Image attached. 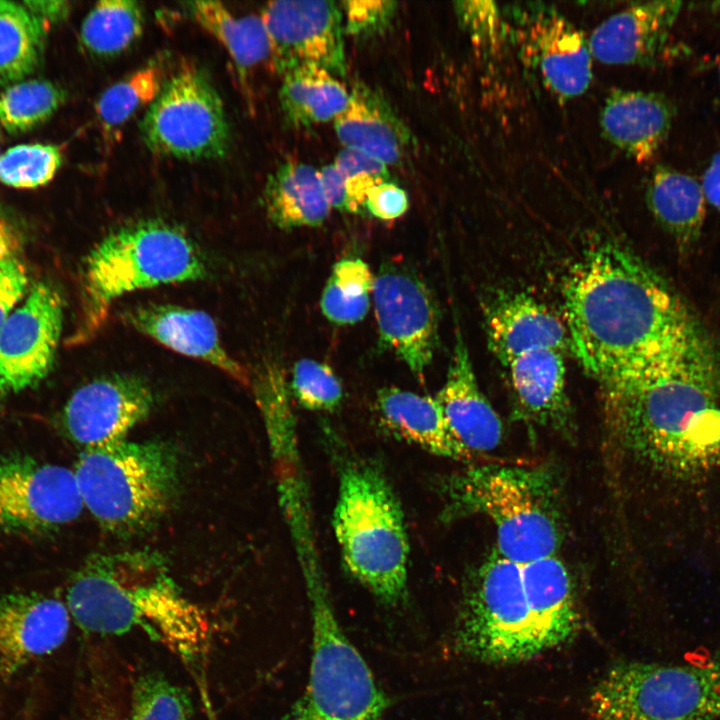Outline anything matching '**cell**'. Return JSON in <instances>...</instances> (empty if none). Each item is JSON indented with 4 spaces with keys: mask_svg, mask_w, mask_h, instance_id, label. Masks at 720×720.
I'll return each instance as SVG.
<instances>
[{
    "mask_svg": "<svg viewBox=\"0 0 720 720\" xmlns=\"http://www.w3.org/2000/svg\"><path fill=\"white\" fill-rule=\"evenodd\" d=\"M563 298L570 349L601 384L701 331L671 287L615 243L584 253L568 274Z\"/></svg>",
    "mask_w": 720,
    "mask_h": 720,
    "instance_id": "6da1fadb",
    "label": "cell"
},
{
    "mask_svg": "<svg viewBox=\"0 0 720 720\" xmlns=\"http://www.w3.org/2000/svg\"><path fill=\"white\" fill-rule=\"evenodd\" d=\"M601 385L608 428L635 457L679 472L720 461V365L702 331Z\"/></svg>",
    "mask_w": 720,
    "mask_h": 720,
    "instance_id": "7a4b0ae2",
    "label": "cell"
},
{
    "mask_svg": "<svg viewBox=\"0 0 720 720\" xmlns=\"http://www.w3.org/2000/svg\"><path fill=\"white\" fill-rule=\"evenodd\" d=\"M441 517H487L497 551L518 564L555 555L562 542L558 487L551 471L500 464H471L438 485Z\"/></svg>",
    "mask_w": 720,
    "mask_h": 720,
    "instance_id": "3957f363",
    "label": "cell"
},
{
    "mask_svg": "<svg viewBox=\"0 0 720 720\" xmlns=\"http://www.w3.org/2000/svg\"><path fill=\"white\" fill-rule=\"evenodd\" d=\"M207 273L200 250L176 226L145 220L113 230L85 262L80 314L69 343L94 337L118 298L137 290L198 281Z\"/></svg>",
    "mask_w": 720,
    "mask_h": 720,
    "instance_id": "277c9868",
    "label": "cell"
},
{
    "mask_svg": "<svg viewBox=\"0 0 720 720\" xmlns=\"http://www.w3.org/2000/svg\"><path fill=\"white\" fill-rule=\"evenodd\" d=\"M332 524L347 571L383 603L404 600L408 535L401 504L378 465L342 466Z\"/></svg>",
    "mask_w": 720,
    "mask_h": 720,
    "instance_id": "5b68a950",
    "label": "cell"
},
{
    "mask_svg": "<svg viewBox=\"0 0 720 720\" xmlns=\"http://www.w3.org/2000/svg\"><path fill=\"white\" fill-rule=\"evenodd\" d=\"M86 506L117 535L151 528L168 511L179 484V461L165 442L119 441L87 449L73 470Z\"/></svg>",
    "mask_w": 720,
    "mask_h": 720,
    "instance_id": "8992f818",
    "label": "cell"
},
{
    "mask_svg": "<svg viewBox=\"0 0 720 720\" xmlns=\"http://www.w3.org/2000/svg\"><path fill=\"white\" fill-rule=\"evenodd\" d=\"M587 711L592 720H720V649L702 663H616Z\"/></svg>",
    "mask_w": 720,
    "mask_h": 720,
    "instance_id": "52a82bcc",
    "label": "cell"
},
{
    "mask_svg": "<svg viewBox=\"0 0 720 720\" xmlns=\"http://www.w3.org/2000/svg\"><path fill=\"white\" fill-rule=\"evenodd\" d=\"M454 641L462 654L487 663H516L548 652L532 614L521 564L494 549L473 572Z\"/></svg>",
    "mask_w": 720,
    "mask_h": 720,
    "instance_id": "ba28073f",
    "label": "cell"
},
{
    "mask_svg": "<svg viewBox=\"0 0 720 720\" xmlns=\"http://www.w3.org/2000/svg\"><path fill=\"white\" fill-rule=\"evenodd\" d=\"M308 598L313 634L309 679L284 720H381L385 696L343 632L329 593Z\"/></svg>",
    "mask_w": 720,
    "mask_h": 720,
    "instance_id": "9c48e42d",
    "label": "cell"
},
{
    "mask_svg": "<svg viewBox=\"0 0 720 720\" xmlns=\"http://www.w3.org/2000/svg\"><path fill=\"white\" fill-rule=\"evenodd\" d=\"M148 148L184 160L224 156L230 128L220 95L194 63L182 61L164 81L141 122Z\"/></svg>",
    "mask_w": 720,
    "mask_h": 720,
    "instance_id": "30bf717a",
    "label": "cell"
},
{
    "mask_svg": "<svg viewBox=\"0 0 720 720\" xmlns=\"http://www.w3.org/2000/svg\"><path fill=\"white\" fill-rule=\"evenodd\" d=\"M520 53L557 99L582 95L592 80V56L583 33L557 8L516 2L502 9Z\"/></svg>",
    "mask_w": 720,
    "mask_h": 720,
    "instance_id": "8fae6325",
    "label": "cell"
},
{
    "mask_svg": "<svg viewBox=\"0 0 720 720\" xmlns=\"http://www.w3.org/2000/svg\"><path fill=\"white\" fill-rule=\"evenodd\" d=\"M74 471L25 454L0 456V530L48 534L81 514Z\"/></svg>",
    "mask_w": 720,
    "mask_h": 720,
    "instance_id": "7c38bea8",
    "label": "cell"
},
{
    "mask_svg": "<svg viewBox=\"0 0 720 720\" xmlns=\"http://www.w3.org/2000/svg\"><path fill=\"white\" fill-rule=\"evenodd\" d=\"M372 299L380 343L423 379L438 344L439 314L426 283L402 262L383 264Z\"/></svg>",
    "mask_w": 720,
    "mask_h": 720,
    "instance_id": "4fadbf2b",
    "label": "cell"
},
{
    "mask_svg": "<svg viewBox=\"0 0 720 720\" xmlns=\"http://www.w3.org/2000/svg\"><path fill=\"white\" fill-rule=\"evenodd\" d=\"M273 68L283 76L316 66L338 78L346 74L341 7L326 0L268 2L260 14Z\"/></svg>",
    "mask_w": 720,
    "mask_h": 720,
    "instance_id": "5bb4252c",
    "label": "cell"
},
{
    "mask_svg": "<svg viewBox=\"0 0 720 720\" xmlns=\"http://www.w3.org/2000/svg\"><path fill=\"white\" fill-rule=\"evenodd\" d=\"M150 553L96 554L85 561L66 595L69 613L82 631L118 636L142 627L135 588Z\"/></svg>",
    "mask_w": 720,
    "mask_h": 720,
    "instance_id": "9a60e30c",
    "label": "cell"
},
{
    "mask_svg": "<svg viewBox=\"0 0 720 720\" xmlns=\"http://www.w3.org/2000/svg\"><path fill=\"white\" fill-rule=\"evenodd\" d=\"M63 300L49 282L36 283L0 328V401L38 385L53 366Z\"/></svg>",
    "mask_w": 720,
    "mask_h": 720,
    "instance_id": "2e32d148",
    "label": "cell"
},
{
    "mask_svg": "<svg viewBox=\"0 0 720 720\" xmlns=\"http://www.w3.org/2000/svg\"><path fill=\"white\" fill-rule=\"evenodd\" d=\"M155 397L141 377L104 376L78 388L61 414L66 435L85 450L126 440L152 411Z\"/></svg>",
    "mask_w": 720,
    "mask_h": 720,
    "instance_id": "e0dca14e",
    "label": "cell"
},
{
    "mask_svg": "<svg viewBox=\"0 0 720 720\" xmlns=\"http://www.w3.org/2000/svg\"><path fill=\"white\" fill-rule=\"evenodd\" d=\"M70 613L57 598L36 592L0 594V677L9 680L66 640Z\"/></svg>",
    "mask_w": 720,
    "mask_h": 720,
    "instance_id": "ac0fdd59",
    "label": "cell"
},
{
    "mask_svg": "<svg viewBox=\"0 0 720 720\" xmlns=\"http://www.w3.org/2000/svg\"><path fill=\"white\" fill-rule=\"evenodd\" d=\"M681 9L680 1L631 3L593 30L588 39L592 58L612 65L656 64Z\"/></svg>",
    "mask_w": 720,
    "mask_h": 720,
    "instance_id": "d6986e66",
    "label": "cell"
},
{
    "mask_svg": "<svg viewBox=\"0 0 720 720\" xmlns=\"http://www.w3.org/2000/svg\"><path fill=\"white\" fill-rule=\"evenodd\" d=\"M135 598L142 627L154 638L185 661L204 653L210 633L208 618L179 591L164 559L142 574Z\"/></svg>",
    "mask_w": 720,
    "mask_h": 720,
    "instance_id": "ffe728a7",
    "label": "cell"
},
{
    "mask_svg": "<svg viewBox=\"0 0 720 720\" xmlns=\"http://www.w3.org/2000/svg\"><path fill=\"white\" fill-rule=\"evenodd\" d=\"M122 320L177 353L202 360L242 384L250 382L247 370L223 347L214 320L204 311L146 304L126 309Z\"/></svg>",
    "mask_w": 720,
    "mask_h": 720,
    "instance_id": "44dd1931",
    "label": "cell"
},
{
    "mask_svg": "<svg viewBox=\"0 0 720 720\" xmlns=\"http://www.w3.org/2000/svg\"><path fill=\"white\" fill-rule=\"evenodd\" d=\"M456 437L474 454L495 449L502 440L503 425L480 390L467 347L457 334L446 380L436 395Z\"/></svg>",
    "mask_w": 720,
    "mask_h": 720,
    "instance_id": "7402d4cb",
    "label": "cell"
},
{
    "mask_svg": "<svg viewBox=\"0 0 720 720\" xmlns=\"http://www.w3.org/2000/svg\"><path fill=\"white\" fill-rule=\"evenodd\" d=\"M486 328L489 348L504 367L532 349L566 353L570 348L565 323L547 306L520 293L500 296L489 306Z\"/></svg>",
    "mask_w": 720,
    "mask_h": 720,
    "instance_id": "603a6c76",
    "label": "cell"
},
{
    "mask_svg": "<svg viewBox=\"0 0 720 720\" xmlns=\"http://www.w3.org/2000/svg\"><path fill=\"white\" fill-rule=\"evenodd\" d=\"M671 102L655 92L615 89L600 112L605 138L638 162L649 161L668 136L673 121Z\"/></svg>",
    "mask_w": 720,
    "mask_h": 720,
    "instance_id": "cb8c5ba5",
    "label": "cell"
},
{
    "mask_svg": "<svg viewBox=\"0 0 720 720\" xmlns=\"http://www.w3.org/2000/svg\"><path fill=\"white\" fill-rule=\"evenodd\" d=\"M565 353L536 348L505 367L519 415L538 425L568 431L570 413L565 380Z\"/></svg>",
    "mask_w": 720,
    "mask_h": 720,
    "instance_id": "d4e9b609",
    "label": "cell"
},
{
    "mask_svg": "<svg viewBox=\"0 0 720 720\" xmlns=\"http://www.w3.org/2000/svg\"><path fill=\"white\" fill-rule=\"evenodd\" d=\"M339 141L388 165L398 164L413 145L410 130L386 100L363 83L354 84L345 109L333 120Z\"/></svg>",
    "mask_w": 720,
    "mask_h": 720,
    "instance_id": "484cf974",
    "label": "cell"
},
{
    "mask_svg": "<svg viewBox=\"0 0 720 720\" xmlns=\"http://www.w3.org/2000/svg\"><path fill=\"white\" fill-rule=\"evenodd\" d=\"M376 407L382 424L399 439L437 456L463 462L475 460L476 454L452 431L436 397L384 387L377 393Z\"/></svg>",
    "mask_w": 720,
    "mask_h": 720,
    "instance_id": "4316f807",
    "label": "cell"
},
{
    "mask_svg": "<svg viewBox=\"0 0 720 720\" xmlns=\"http://www.w3.org/2000/svg\"><path fill=\"white\" fill-rule=\"evenodd\" d=\"M521 568L535 623L551 651L573 638L580 627L572 578L556 555L521 564Z\"/></svg>",
    "mask_w": 720,
    "mask_h": 720,
    "instance_id": "83f0119b",
    "label": "cell"
},
{
    "mask_svg": "<svg viewBox=\"0 0 720 720\" xmlns=\"http://www.w3.org/2000/svg\"><path fill=\"white\" fill-rule=\"evenodd\" d=\"M646 201L679 251L688 253L698 242L705 219L702 185L687 174L659 165L649 177Z\"/></svg>",
    "mask_w": 720,
    "mask_h": 720,
    "instance_id": "f1b7e54d",
    "label": "cell"
},
{
    "mask_svg": "<svg viewBox=\"0 0 720 720\" xmlns=\"http://www.w3.org/2000/svg\"><path fill=\"white\" fill-rule=\"evenodd\" d=\"M264 205L271 222L285 230L318 226L331 210L319 170L299 162L282 164L268 178Z\"/></svg>",
    "mask_w": 720,
    "mask_h": 720,
    "instance_id": "f546056e",
    "label": "cell"
},
{
    "mask_svg": "<svg viewBox=\"0 0 720 720\" xmlns=\"http://www.w3.org/2000/svg\"><path fill=\"white\" fill-rule=\"evenodd\" d=\"M280 106L286 122L306 128L334 120L346 107L349 91L338 77L316 66L282 76Z\"/></svg>",
    "mask_w": 720,
    "mask_h": 720,
    "instance_id": "4dcf8cb0",
    "label": "cell"
},
{
    "mask_svg": "<svg viewBox=\"0 0 720 720\" xmlns=\"http://www.w3.org/2000/svg\"><path fill=\"white\" fill-rule=\"evenodd\" d=\"M186 9L192 19L225 49L243 81L252 68L270 58L260 15L238 17L217 1L188 2Z\"/></svg>",
    "mask_w": 720,
    "mask_h": 720,
    "instance_id": "1f68e13d",
    "label": "cell"
},
{
    "mask_svg": "<svg viewBox=\"0 0 720 720\" xmlns=\"http://www.w3.org/2000/svg\"><path fill=\"white\" fill-rule=\"evenodd\" d=\"M46 32L23 3L0 0V86L26 80L35 72Z\"/></svg>",
    "mask_w": 720,
    "mask_h": 720,
    "instance_id": "d6a6232c",
    "label": "cell"
},
{
    "mask_svg": "<svg viewBox=\"0 0 720 720\" xmlns=\"http://www.w3.org/2000/svg\"><path fill=\"white\" fill-rule=\"evenodd\" d=\"M144 27L141 4L132 0H102L94 4L80 28L82 47L101 58L117 56L140 38Z\"/></svg>",
    "mask_w": 720,
    "mask_h": 720,
    "instance_id": "836d02e7",
    "label": "cell"
},
{
    "mask_svg": "<svg viewBox=\"0 0 720 720\" xmlns=\"http://www.w3.org/2000/svg\"><path fill=\"white\" fill-rule=\"evenodd\" d=\"M374 276L360 258L336 262L322 291L323 315L338 325L357 323L366 316L372 297Z\"/></svg>",
    "mask_w": 720,
    "mask_h": 720,
    "instance_id": "e575fe53",
    "label": "cell"
},
{
    "mask_svg": "<svg viewBox=\"0 0 720 720\" xmlns=\"http://www.w3.org/2000/svg\"><path fill=\"white\" fill-rule=\"evenodd\" d=\"M163 70L157 63L146 65L108 87L96 103V117L104 136H113L159 95Z\"/></svg>",
    "mask_w": 720,
    "mask_h": 720,
    "instance_id": "d590c367",
    "label": "cell"
},
{
    "mask_svg": "<svg viewBox=\"0 0 720 720\" xmlns=\"http://www.w3.org/2000/svg\"><path fill=\"white\" fill-rule=\"evenodd\" d=\"M65 91L41 79L23 80L0 94V126L11 134L28 132L48 121L64 104Z\"/></svg>",
    "mask_w": 720,
    "mask_h": 720,
    "instance_id": "8d00e7d4",
    "label": "cell"
},
{
    "mask_svg": "<svg viewBox=\"0 0 720 720\" xmlns=\"http://www.w3.org/2000/svg\"><path fill=\"white\" fill-rule=\"evenodd\" d=\"M192 713L188 693L160 672L135 679L127 720H191Z\"/></svg>",
    "mask_w": 720,
    "mask_h": 720,
    "instance_id": "74e56055",
    "label": "cell"
},
{
    "mask_svg": "<svg viewBox=\"0 0 720 720\" xmlns=\"http://www.w3.org/2000/svg\"><path fill=\"white\" fill-rule=\"evenodd\" d=\"M62 163L58 146L19 144L0 156V182L17 189H34L49 183Z\"/></svg>",
    "mask_w": 720,
    "mask_h": 720,
    "instance_id": "f35d334b",
    "label": "cell"
},
{
    "mask_svg": "<svg viewBox=\"0 0 720 720\" xmlns=\"http://www.w3.org/2000/svg\"><path fill=\"white\" fill-rule=\"evenodd\" d=\"M289 390L301 406L313 411H332L343 399V388L332 369L314 359L295 363Z\"/></svg>",
    "mask_w": 720,
    "mask_h": 720,
    "instance_id": "ab89813d",
    "label": "cell"
},
{
    "mask_svg": "<svg viewBox=\"0 0 720 720\" xmlns=\"http://www.w3.org/2000/svg\"><path fill=\"white\" fill-rule=\"evenodd\" d=\"M334 165L344 178L352 213L365 208L367 194L374 186L389 181L388 166L360 150L344 147Z\"/></svg>",
    "mask_w": 720,
    "mask_h": 720,
    "instance_id": "60d3db41",
    "label": "cell"
},
{
    "mask_svg": "<svg viewBox=\"0 0 720 720\" xmlns=\"http://www.w3.org/2000/svg\"><path fill=\"white\" fill-rule=\"evenodd\" d=\"M454 9L462 28L473 42L484 49L495 50L505 32L502 10L491 1H458Z\"/></svg>",
    "mask_w": 720,
    "mask_h": 720,
    "instance_id": "b9f144b4",
    "label": "cell"
},
{
    "mask_svg": "<svg viewBox=\"0 0 720 720\" xmlns=\"http://www.w3.org/2000/svg\"><path fill=\"white\" fill-rule=\"evenodd\" d=\"M397 2L352 0L342 3L344 30L355 36H370L384 31L392 22Z\"/></svg>",
    "mask_w": 720,
    "mask_h": 720,
    "instance_id": "7bdbcfd3",
    "label": "cell"
},
{
    "mask_svg": "<svg viewBox=\"0 0 720 720\" xmlns=\"http://www.w3.org/2000/svg\"><path fill=\"white\" fill-rule=\"evenodd\" d=\"M27 286V270L18 257L0 262V328L15 310Z\"/></svg>",
    "mask_w": 720,
    "mask_h": 720,
    "instance_id": "ee69618b",
    "label": "cell"
},
{
    "mask_svg": "<svg viewBox=\"0 0 720 720\" xmlns=\"http://www.w3.org/2000/svg\"><path fill=\"white\" fill-rule=\"evenodd\" d=\"M407 193L398 185L386 181L374 186L367 194L365 208L380 220H394L408 209Z\"/></svg>",
    "mask_w": 720,
    "mask_h": 720,
    "instance_id": "f6af8a7d",
    "label": "cell"
},
{
    "mask_svg": "<svg viewBox=\"0 0 720 720\" xmlns=\"http://www.w3.org/2000/svg\"><path fill=\"white\" fill-rule=\"evenodd\" d=\"M319 175L324 195L331 209L352 213L344 178L334 163L324 166L319 170Z\"/></svg>",
    "mask_w": 720,
    "mask_h": 720,
    "instance_id": "bcb514c9",
    "label": "cell"
},
{
    "mask_svg": "<svg viewBox=\"0 0 720 720\" xmlns=\"http://www.w3.org/2000/svg\"><path fill=\"white\" fill-rule=\"evenodd\" d=\"M23 5L47 29L63 21L69 14L70 5L66 1H24Z\"/></svg>",
    "mask_w": 720,
    "mask_h": 720,
    "instance_id": "7dc6e473",
    "label": "cell"
},
{
    "mask_svg": "<svg viewBox=\"0 0 720 720\" xmlns=\"http://www.w3.org/2000/svg\"><path fill=\"white\" fill-rule=\"evenodd\" d=\"M22 247L21 233L8 219L0 216V262L18 257Z\"/></svg>",
    "mask_w": 720,
    "mask_h": 720,
    "instance_id": "c3c4849f",
    "label": "cell"
},
{
    "mask_svg": "<svg viewBox=\"0 0 720 720\" xmlns=\"http://www.w3.org/2000/svg\"><path fill=\"white\" fill-rule=\"evenodd\" d=\"M701 185L706 200L720 210V151L710 161Z\"/></svg>",
    "mask_w": 720,
    "mask_h": 720,
    "instance_id": "681fc988",
    "label": "cell"
},
{
    "mask_svg": "<svg viewBox=\"0 0 720 720\" xmlns=\"http://www.w3.org/2000/svg\"><path fill=\"white\" fill-rule=\"evenodd\" d=\"M710 5H711V10H712V11L720 14V1H719V2L711 3Z\"/></svg>",
    "mask_w": 720,
    "mask_h": 720,
    "instance_id": "f907efd6",
    "label": "cell"
},
{
    "mask_svg": "<svg viewBox=\"0 0 720 720\" xmlns=\"http://www.w3.org/2000/svg\"><path fill=\"white\" fill-rule=\"evenodd\" d=\"M0 128H1V126H0Z\"/></svg>",
    "mask_w": 720,
    "mask_h": 720,
    "instance_id": "816d5d0a",
    "label": "cell"
},
{
    "mask_svg": "<svg viewBox=\"0 0 720 720\" xmlns=\"http://www.w3.org/2000/svg\"><path fill=\"white\" fill-rule=\"evenodd\" d=\"M0 156H1V154H0Z\"/></svg>",
    "mask_w": 720,
    "mask_h": 720,
    "instance_id": "f5cc1de1",
    "label": "cell"
}]
</instances>
